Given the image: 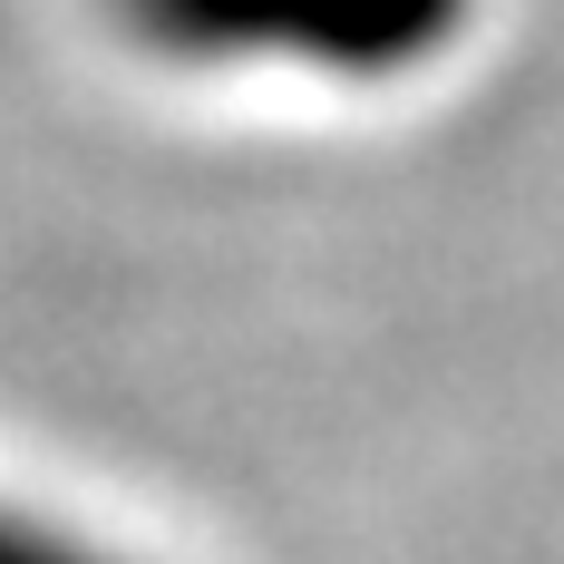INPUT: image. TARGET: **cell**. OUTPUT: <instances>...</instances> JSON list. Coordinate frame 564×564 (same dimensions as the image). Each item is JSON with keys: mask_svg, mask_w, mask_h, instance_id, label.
<instances>
[{"mask_svg": "<svg viewBox=\"0 0 564 564\" xmlns=\"http://www.w3.org/2000/svg\"><path fill=\"white\" fill-rule=\"evenodd\" d=\"M0 564H98V555L50 535V525H30V516H0Z\"/></svg>", "mask_w": 564, "mask_h": 564, "instance_id": "cell-2", "label": "cell"}, {"mask_svg": "<svg viewBox=\"0 0 564 564\" xmlns=\"http://www.w3.org/2000/svg\"><path fill=\"white\" fill-rule=\"evenodd\" d=\"M108 10L147 50L195 58V68L292 58L322 78H399L457 50L477 0H108Z\"/></svg>", "mask_w": 564, "mask_h": 564, "instance_id": "cell-1", "label": "cell"}]
</instances>
